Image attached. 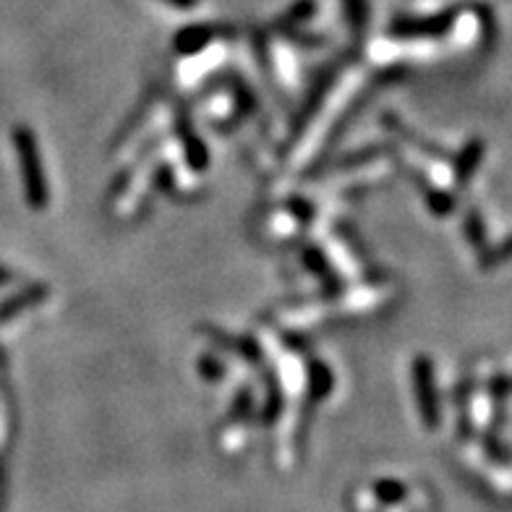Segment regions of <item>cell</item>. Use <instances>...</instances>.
<instances>
[{"label": "cell", "instance_id": "cell-1", "mask_svg": "<svg viewBox=\"0 0 512 512\" xmlns=\"http://www.w3.org/2000/svg\"><path fill=\"white\" fill-rule=\"evenodd\" d=\"M168 3H173L176 8H194L196 0H168Z\"/></svg>", "mask_w": 512, "mask_h": 512}]
</instances>
